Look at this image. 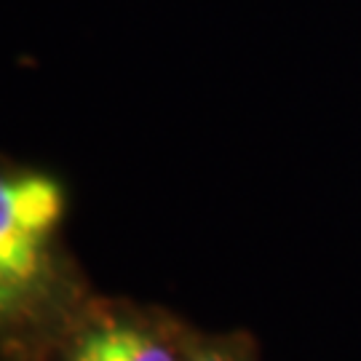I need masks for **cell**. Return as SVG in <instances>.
<instances>
[{"mask_svg": "<svg viewBox=\"0 0 361 361\" xmlns=\"http://www.w3.org/2000/svg\"><path fill=\"white\" fill-rule=\"evenodd\" d=\"M67 190L40 166L0 161V350L46 359L83 310L62 231Z\"/></svg>", "mask_w": 361, "mask_h": 361, "instance_id": "cell-1", "label": "cell"}, {"mask_svg": "<svg viewBox=\"0 0 361 361\" xmlns=\"http://www.w3.org/2000/svg\"><path fill=\"white\" fill-rule=\"evenodd\" d=\"M188 348L164 319L123 305H83L54 353L59 361H185Z\"/></svg>", "mask_w": 361, "mask_h": 361, "instance_id": "cell-2", "label": "cell"}, {"mask_svg": "<svg viewBox=\"0 0 361 361\" xmlns=\"http://www.w3.org/2000/svg\"><path fill=\"white\" fill-rule=\"evenodd\" d=\"M185 361H246V356L228 343H201L188 348Z\"/></svg>", "mask_w": 361, "mask_h": 361, "instance_id": "cell-3", "label": "cell"}]
</instances>
